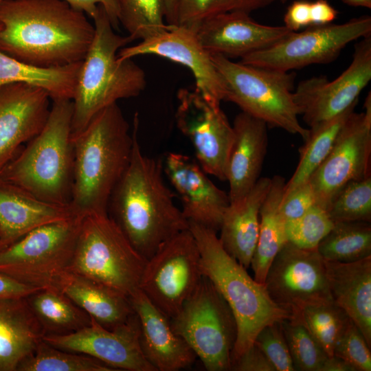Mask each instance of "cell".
<instances>
[{"label":"cell","instance_id":"cell-1","mask_svg":"<svg viewBox=\"0 0 371 371\" xmlns=\"http://www.w3.org/2000/svg\"><path fill=\"white\" fill-rule=\"evenodd\" d=\"M0 51L41 68L82 62L94 36L85 14L64 0H2Z\"/></svg>","mask_w":371,"mask_h":371},{"label":"cell","instance_id":"cell-2","mask_svg":"<svg viewBox=\"0 0 371 371\" xmlns=\"http://www.w3.org/2000/svg\"><path fill=\"white\" fill-rule=\"evenodd\" d=\"M137 113L129 164L110 198L112 215L130 243L146 260L166 241L189 229L164 179L161 161L144 155L138 142ZM109 210V208H108Z\"/></svg>","mask_w":371,"mask_h":371},{"label":"cell","instance_id":"cell-3","mask_svg":"<svg viewBox=\"0 0 371 371\" xmlns=\"http://www.w3.org/2000/svg\"><path fill=\"white\" fill-rule=\"evenodd\" d=\"M73 180L69 205L76 215L108 213L112 192L126 170L133 137L117 103L71 135Z\"/></svg>","mask_w":371,"mask_h":371},{"label":"cell","instance_id":"cell-4","mask_svg":"<svg viewBox=\"0 0 371 371\" xmlns=\"http://www.w3.org/2000/svg\"><path fill=\"white\" fill-rule=\"evenodd\" d=\"M94 36L79 71L73 103L71 135L117 100L138 96L146 87L144 70L132 58L120 60L117 53L133 40L114 31L104 8L98 5L93 18Z\"/></svg>","mask_w":371,"mask_h":371},{"label":"cell","instance_id":"cell-5","mask_svg":"<svg viewBox=\"0 0 371 371\" xmlns=\"http://www.w3.org/2000/svg\"><path fill=\"white\" fill-rule=\"evenodd\" d=\"M189 229L200 252L202 274L225 299L236 321L232 366L254 343L260 330L289 318L290 314L271 299L264 284L252 278L224 249L216 232L194 223H189Z\"/></svg>","mask_w":371,"mask_h":371},{"label":"cell","instance_id":"cell-6","mask_svg":"<svg viewBox=\"0 0 371 371\" xmlns=\"http://www.w3.org/2000/svg\"><path fill=\"white\" fill-rule=\"evenodd\" d=\"M73 103L53 100L42 130L12 159L0 179L47 202L69 205L74 168Z\"/></svg>","mask_w":371,"mask_h":371},{"label":"cell","instance_id":"cell-7","mask_svg":"<svg viewBox=\"0 0 371 371\" xmlns=\"http://www.w3.org/2000/svg\"><path fill=\"white\" fill-rule=\"evenodd\" d=\"M146 260L108 213H92L82 217L67 271L130 297Z\"/></svg>","mask_w":371,"mask_h":371},{"label":"cell","instance_id":"cell-8","mask_svg":"<svg viewBox=\"0 0 371 371\" xmlns=\"http://www.w3.org/2000/svg\"><path fill=\"white\" fill-rule=\"evenodd\" d=\"M211 58L225 82V101L236 104L267 126L306 138L308 129L299 122L293 99L294 72L236 63L217 54H211Z\"/></svg>","mask_w":371,"mask_h":371},{"label":"cell","instance_id":"cell-9","mask_svg":"<svg viewBox=\"0 0 371 371\" xmlns=\"http://www.w3.org/2000/svg\"><path fill=\"white\" fill-rule=\"evenodd\" d=\"M170 322L207 370H230L238 334L236 321L228 304L206 276L203 275L195 291Z\"/></svg>","mask_w":371,"mask_h":371},{"label":"cell","instance_id":"cell-10","mask_svg":"<svg viewBox=\"0 0 371 371\" xmlns=\"http://www.w3.org/2000/svg\"><path fill=\"white\" fill-rule=\"evenodd\" d=\"M82 217L40 226L0 249V273L27 284L54 287L71 263Z\"/></svg>","mask_w":371,"mask_h":371},{"label":"cell","instance_id":"cell-11","mask_svg":"<svg viewBox=\"0 0 371 371\" xmlns=\"http://www.w3.org/2000/svg\"><path fill=\"white\" fill-rule=\"evenodd\" d=\"M202 277L200 252L188 229L164 243L146 260L139 289L170 319L195 291Z\"/></svg>","mask_w":371,"mask_h":371},{"label":"cell","instance_id":"cell-12","mask_svg":"<svg viewBox=\"0 0 371 371\" xmlns=\"http://www.w3.org/2000/svg\"><path fill=\"white\" fill-rule=\"evenodd\" d=\"M371 34V17L291 32L273 45L241 58V63L283 71L334 60L348 44Z\"/></svg>","mask_w":371,"mask_h":371},{"label":"cell","instance_id":"cell-13","mask_svg":"<svg viewBox=\"0 0 371 371\" xmlns=\"http://www.w3.org/2000/svg\"><path fill=\"white\" fill-rule=\"evenodd\" d=\"M371 176V95L364 111L350 115L324 160L308 179L317 205L325 210L348 182Z\"/></svg>","mask_w":371,"mask_h":371},{"label":"cell","instance_id":"cell-14","mask_svg":"<svg viewBox=\"0 0 371 371\" xmlns=\"http://www.w3.org/2000/svg\"><path fill=\"white\" fill-rule=\"evenodd\" d=\"M264 285L271 299L295 317L306 306L333 301L324 260L317 249L287 242L272 261Z\"/></svg>","mask_w":371,"mask_h":371},{"label":"cell","instance_id":"cell-15","mask_svg":"<svg viewBox=\"0 0 371 371\" xmlns=\"http://www.w3.org/2000/svg\"><path fill=\"white\" fill-rule=\"evenodd\" d=\"M177 96V126L192 143L199 164L207 174L226 181L234 132L221 104L196 89H180Z\"/></svg>","mask_w":371,"mask_h":371},{"label":"cell","instance_id":"cell-16","mask_svg":"<svg viewBox=\"0 0 371 371\" xmlns=\"http://www.w3.org/2000/svg\"><path fill=\"white\" fill-rule=\"evenodd\" d=\"M371 80V34L355 45L350 65L337 78L313 77L300 81L293 99L309 127L334 117L358 102Z\"/></svg>","mask_w":371,"mask_h":371},{"label":"cell","instance_id":"cell-17","mask_svg":"<svg viewBox=\"0 0 371 371\" xmlns=\"http://www.w3.org/2000/svg\"><path fill=\"white\" fill-rule=\"evenodd\" d=\"M139 333L135 313L112 329L91 318V323L81 328L64 334L46 333L43 340L55 348L95 358L117 371H156L142 352Z\"/></svg>","mask_w":371,"mask_h":371},{"label":"cell","instance_id":"cell-18","mask_svg":"<svg viewBox=\"0 0 371 371\" xmlns=\"http://www.w3.org/2000/svg\"><path fill=\"white\" fill-rule=\"evenodd\" d=\"M155 55L186 67L194 76L196 89L209 101H225V82L209 53L201 43L196 30L180 25H168L162 33L120 49V60L140 55Z\"/></svg>","mask_w":371,"mask_h":371},{"label":"cell","instance_id":"cell-19","mask_svg":"<svg viewBox=\"0 0 371 371\" xmlns=\"http://www.w3.org/2000/svg\"><path fill=\"white\" fill-rule=\"evenodd\" d=\"M50 99L43 89L24 82L0 88V175L19 147L43 128Z\"/></svg>","mask_w":371,"mask_h":371},{"label":"cell","instance_id":"cell-20","mask_svg":"<svg viewBox=\"0 0 371 371\" xmlns=\"http://www.w3.org/2000/svg\"><path fill=\"white\" fill-rule=\"evenodd\" d=\"M163 167L180 197L181 210L188 223L217 233L229 203L228 194L218 188L200 165L187 155L169 153Z\"/></svg>","mask_w":371,"mask_h":371},{"label":"cell","instance_id":"cell-21","mask_svg":"<svg viewBox=\"0 0 371 371\" xmlns=\"http://www.w3.org/2000/svg\"><path fill=\"white\" fill-rule=\"evenodd\" d=\"M195 30L209 53L228 58H241L265 49L292 32L284 25L260 24L249 14L236 11L216 14L202 22Z\"/></svg>","mask_w":371,"mask_h":371},{"label":"cell","instance_id":"cell-22","mask_svg":"<svg viewBox=\"0 0 371 371\" xmlns=\"http://www.w3.org/2000/svg\"><path fill=\"white\" fill-rule=\"evenodd\" d=\"M140 326L139 344L147 361L156 371H177L190 367L196 355L172 329L170 319L156 308L139 289L130 296Z\"/></svg>","mask_w":371,"mask_h":371},{"label":"cell","instance_id":"cell-23","mask_svg":"<svg viewBox=\"0 0 371 371\" xmlns=\"http://www.w3.org/2000/svg\"><path fill=\"white\" fill-rule=\"evenodd\" d=\"M226 174L229 202L245 196L260 178L268 145L267 125L244 112L234 118Z\"/></svg>","mask_w":371,"mask_h":371},{"label":"cell","instance_id":"cell-24","mask_svg":"<svg viewBox=\"0 0 371 371\" xmlns=\"http://www.w3.org/2000/svg\"><path fill=\"white\" fill-rule=\"evenodd\" d=\"M76 215L70 205L43 201L0 179V249L40 226Z\"/></svg>","mask_w":371,"mask_h":371},{"label":"cell","instance_id":"cell-25","mask_svg":"<svg viewBox=\"0 0 371 371\" xmlns=\"http://www.w3.org/2000/svg\"><path fill=\"white\" fill-rule=\"evenodd\" d=\"M324 264L333 301L371 347V256L351 262L324 260Z\"/></svg>","mask_w":371,"mask_h":371},{"label":"cell","instance_id":"cell-26","mask_svg":"<svg viewBox=\"0 0 371 371\" xmlns=\"http://www.w3.org/2000/svg\"><path fill=\"white\" fill-rule=\"evenodd\" d=\"M271 183L260 177L240 199L229 202L223 216L219 240L224 249L245 269L250 267L260 226V210Z\"/></svg>","mask_w":371,"mask_h":371},{"label":"cell","instance_id":"cell-27","mask_svg":"<svg viewBox=\"0 0 371 371\" xmlns=\"http://www.w3.org/2000/svg\"><path fill=\"white\" fill-rule=\"evenodd\" d=\"M45 334L27 297L0 298V371H16Z\"/></svg>","mask_w":371,"mask_h":371},{"label":"cell","instance_id":"cell-28","mask_svg":"<svg viewBox=\"0 0 371 371\" xmlns=\"http://www.w3.org/2000/svg\"><path fill=\"white\" fill-rule=\"evenodd\" d=\"M54 287L109 329L126 322L135 313L130 297L69 271L58 278Z\"/></svg>","mask_w":371,"mask_h":371},{"label":"cell","instance_id":"cell-29","mask_svg":"<svg viewBox=\"0 0 371 371\" xmlns=\"http://www.w3.org/2000/svg\"><path fill=\"white\" fill-rule=\"evenodd\" d=\"M285 183L280 175L271 178L269 190L260 210L258 237L250 267L254 278L262 284L272 261L288 242L286 221L280 211Z\"/></svg>","mask_w":371,"mask_h":371},{"label":"cell","instance_id":"cell-30","mask_svg":"<svg viewBox=\"0 0 371 371\" xmlns=\"http://www.w3.org/2000/svg\"><path fill=\"white\" fill-rule=\"evenodd\" d=\"M81 63L41 68L27 65L0 51V88L10 83L24 82L43 89L53 100H71Z\"/></svg>","mask_w":371,"mask_h":371},{"label":"cell","instance_id":"cell-31","mask_svg":"<svg viewBox=\"0 0 371 371\" xmlns=\"http://www.w3.org/2000/svg\"><path fill=\"white\" fill-rule=\"evenodd\" d=\"M357 104L358 102L338 115L310 127L304 143L300 148L298 164L285 183L284 193L308 180L330 153L340 129Z\"/></svg>","mask_w":371,"mask_h":371},{"label":"cell","instance_id":"cell-32","mask_svg":"<svg viewBox=\"0 0 371 371\" xmlns=\"http://www.w3.org/2000/svg\"><path fill=\"white\" fill-rule=\"evenodd\" d=\"M27 300L46 333H68L91 323V317L56 288H44Z\"/></svg>","mask_w":371,"mask_h":371},{"label":"cell","instance_id":"cell-33","mask_svg":"<svg viewBox=\"0 0 371 371\" xmlns=\"http://www.w3.org/2000/svg\"><path fill=\"white\" fill-rule=\"evenodd\" d=\"M317 250L324 260L339 262H355L371 256L370 223H334Z\"/></svg>","mask_w":371,"mask_h":371},{"label":"cell","instance_id":"cell-34","mask_svg":"<svg viewBox=\"0 0 371 371\" xmlns=\"http://www.w3.org/2000/svg\"><path fill=\"white\" fill-rule=\"evenodd\" d=\"M295 319L302 323L328 356L350 320L333 301L304 307Z\"/></svg>","mask_w":371,"mask_h":371},{"label":"cell","instance_id":"cell-35","mask_svg":"<svg viewBox=\"0 0 371 371\" xmlns=\"http://www.w3.org/2000/svg\"><path fill=\"white\" fill-rule=\"evenodd\" d=\"M16 371H117L101 361L55 348L43 340Z\"/></svg>","mask_w":371,"mask_h":371},{"label":"cell","instance_id":"cell-36","mask_svg":"<svg viewBox=\"0 0 371 371\" xmlns=\"http://www.w3.org/2000/svg\"><path fill=\"white\" fill-rule=\"evenodd\" d=\"M119 21L133 40L142 41L167 30L164 0H118Z\"/></svg>","mask_w":371,"mask_h":371},{"label":"cell","instance_id":"cell-37","mask_svg":"<svg viewBox=\"0 0 371 371\" xmlns=\"http://www.w3.org/2000/svg\"><path fill=\"white\" fill-rule=\"evenodd\" d=\"M334 223L371 221V176L346 184L326 210Z\"/></svg>","mask_w":371,"mask_h":371},{"label":"cell","instance_id":"cell-38","mask_svg":"<svg viewBox=\"0 0 371 371\" xmlns=\"http://www.w3.org/2000/svg\"><path fill=\"white\" fill-rule=\"evenodd\" d=\"M295 370L319 371L328 356L299 321L287 318L281 322Z\"/></svg>","mask_w":371,"mask_h":371},{"label":"cell","instance_id":"cell-39","mask_svg":"<svg viewBox=\"0 0 371 371\" xmlns=\"http://www.w3.org/2000/svg\"><path fill=\"white\" fill-rule=\"evenodd\" d=\"M327 211L315 205L300 217L286 222L288 242L306 249H317L333 227Z\"/></svg>","mask_w":371,"mask_h":371},{"label":"cell","instance_id":"cell-40","mask_svg":"<svg viewBox=\"0 0 371 371\" xmlns=\"http://www.w3.org/2000/svg\"><path fill=\"white\" fill-rule=\"evenodd\" d=\"M333 355L345 360L356 371L371 370L370 347L351 319L339 337Z\"/></svg>","mask_w":371,"mask_h":371},{"label":"cell","instance_id":"cell-41","mask_svg":"<svg viewBox=\"0 0 371 371\" xmlns=\"http://www.w3.org/2000/svg\"><path fill=\"white\" fill-rule=\"evenodd\" d=\"M281 322L265 326L258 333L254 344L263 352L275 371H294Z\"/></svg>","mask_w":371,"mask_h":371},{"label":"cell","instance_id":"cell-42","mask_svg":"<svg viewBox=\"0 0 371 371\" xmlns=\"http://www.w3.org/2000/svg\"><path fill=\"white\" fill-rule=\"evenodd\" d=\"M225 12V0H177V25L195 30L206 19Z\"/></svg>","mask_w":371,"mask_h":371},{"label":"cell","instance_id":"cell-43","mask_svg":"<svg viewBox=\"0 0 371 371\" xmlns=\"http://www.w3.org/2000/svg\"><path fill=\"white\" fill-rule=\"evenodd\" d=\"M316 204L313 189L308 180L283 194L280 211L286 222L300 217Z\"/></svg>","mask_w":371,"mask_h":371},{"label":"cell","instance_id":"cell-44","mask_svg":"<svg viewBox=\"0 0 371 371\" xmlns=\"http://www.w3.org/2000/svg\"><path fill=\"white\" fill-rule=\"evenodd\" d=\"M233 371H275L269 361L254 343L231 366Z\"/></svg>","mask_w":371,"mask_h":371},{"label":"cell","instance_id":"cell-45","mask_svg":"<svg viewBox=\"0 0 371 371\" xmlns=\"http://www.w3.org/2000/svg\"><path fill=\"white\" fill-rule=\"evenodd\" d=\"M72 8L89 15L92 19L95 16L98 5L106 10L114 30L118 28L119 1L118 0H64Z\"/></svg>","mask_w":371,"mask_h":371},{"label":"cell","instance_id":"cell-46","mask_svg":"<svg viewBox=\"0 0 371 371\" xmlns=\"http://www.w3.org/2000/svg\"><path fill=\"white\" fill-rule=\"evenodd\" d=\"M284 26L292 32L311 26V1L298 0L293 2L284 16Z\"/></svg>","mask_w":371,"mask_h":371},{"label":"cell","instance_id":"cell-47","mask_svg":"<svg viewBox=\"0 0 371 371\" xmlns=\"http://www.w3.org/2000/svg\"><path fill=\"white\" fill-rule=\"evenodd\" d=\"M43 289L44 288L21 282L0 273V298L27 297Z\"/></svg>","mask_w":371,"mask_h":371},{"label":"cell","instance_id":"cell-48","mask_svg":"<svg viewBox=\"0 0 371 371\" xmlns=\"http://www.w3.org/2000/svg\"><path fill=\"white\" fill-rule=\"evenodd\" d=\"M311 26L323 25L337 18L338 12L326 0L311 1Z\"/></svg>","mask_w":371,"mask_h":371},{"label":"cell","instance_id":"cell-49","mask_svg":"<svg viewBox=\"0 0 371 371\" xmlns=\"http://www.w3.org/2000/svg\"><path fill=\"white\" fill-rule=\"evenodd\" d=\"M278 0H225L226 12L236 11L249 14Z\"/></svg>","mask_w":371,"mask_h":371},{"label":"cell","instance_id":"cell-50","mask_svg":"<svg viewBox=\"0 0 371 371\" xmlns=\"http://www.w3.org/2000/svg\"><path fill=\"white\" fill-rule=\"evenodd\" d=\"M319 371H356L345 360L337 356H328L322 363Z\"/></svg>","mask_w":371,"mask_h":371},{"label":"cell","instance_id":"cell-51","mask_svg":"<svg viewBox=\"0 0 371 371\" xmlns=\"http://www.w3.org/2000/svg\"><path fill=\"white\" fill-rule=\"evenodd\" d=\"M164 2L166 9L165 20L167 24L177 25V0H164Z\"/></svg>","mask_w":371,"mask_h":371},{"label":"cell","instance_id":"cell-52","mask_svg":"<svg viewBox=\"0 0 371 371\" xmlns=\"http://www.w3.org/2000/svg\"><path fill=\"white\" fill-rule=\"evenodd\" d=\"M344 3L354 7L371 8V0H341Z\"/></svg>","mask_w":371,"mask_h":371},{"label":"cell","instance_id":"cell-53","mask_svg":"<svg viewBox=\"0 0 371 371\" xmlns=\"http://www.w3.org/2000/svg\"><path fill=\"white\" fill-rule=\"evenodd\" d=\"M278 1H280L282 2V3H284V2H286V1H289V0H278Z\"/></svg>","mask_w":371,"mask_h":371},{"label":"cell","instance_id":"cell-54","mask_svg":"<svg viewBox=\"0 0 371 371\" xmlns=\"http://www.w3.org/2000/svg\"><path fill=\"white\" fill-rule=\"evenodd\" d=\"M2 0H0V2Z\"/></svg>","mask_w":371,"mask_h":371}]
</instances>
